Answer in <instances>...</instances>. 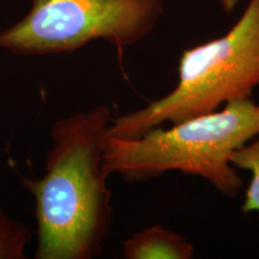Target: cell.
I'll return each mask as SVG.
<instances>
[{
  "mask_svg": "<svg viewBox=\"0 0 259 259\" xmlns=\"http://www.w3.org/2000/svg\"><path fill=\"white\" fill-rule=\"evenodd\" d=\"M31 236L23 223L11 220L0 210V259H22Z\"/></svg>",
  "mask_w": 259,
  "mask_h": 259,
  "instance_id": "obj_7",
  "label": "cell"
},
{
  "mask_svg": "<svg viewBox=\"0 0 259 259\" xmlns=\"http://www.w3.org/2000/svg\"><path fill=\"white\" fill-rule=\"evenodd\" d=\"M257 135L259 103L236 100L169 128H151L135 139L107 136L103 170L107 177L118 174L127 183L180 171L202 178L223 196L235 198L245 181L231 157Z\"/></svg>",
  "mask_w": 259,
  "mask_h": 259,
  "instance_id": "obj_2",
  "label": "cell"
},
{
  "mask_svg": "<svg viewBox=\"0 0 259 259\" xmlns=\"http://www.w3.org/2000/svg\"><path fill=\"white\" fill-rule=\"evenodd\" d=\"M219 3L226 14H232L238 5L239 0H219Z\"/></svg>",
  "mask_w": 259,
  "mask_h": 259,
  "instance_id": "obj_8",
  "label": "cell"
},
{
  "mask_svg": "<svg viewBox=\"0 0 259 259\" xmlns=\"http://www.w3.org/2000/svg\"><path fill=\"white\" fill-rule=\"evenodd\" d=\"M111 122L106 106L54 121L45 174L38 180L23 179L35 198V258L92 259L101 253L113 213L103 170Z\"/></svg>",
  "mask_w": 259,
  "mask_h": 259,
  "instance_id": "obj_1",
  "label": "cell"
},
{
  "mask_svg": "<svg viewBox=\"0 0 259 259\" xmlns=\"http://www.w3.org/2000/svg\"><path fill=\"white\" fill-rule=\"evenodd\" d=\"M231 162L238 170L251 173V181L245 190L242 212H259V135L235 150Z\"/></svg>",
  "mask_w": 259,
  "mask_h": 259,
  "instance_id": "obj_6",
  "label": "cell"
},
{
  "mask_svg": "<svg viewBox=\"0 0 259 259\" xmlns=\"http://www.w3.org/2000/svg\"><path fill=\"white\" fill-rule=\"evenodd\" d=\"M23 18L0 31V50L17 56L72 53L95 40L119 52L150 35L163 0H30Z\"/></svg>",
  "mask_w": 259,
  "mask_h": 259,
  "instance_id": "obj_4",
  "label": "cell"
},
{
  "mask_svg": "<svg viewBox=\"0 0 259 259\" xmlns=\"http://www.w3.org/2000/svg\"><path fill=\"white\" fill-rule=\"evenodd\" d=\"M194 252L186 236L160 225L135 233L122 244L126 259H192Z\"/></svg>",
  "mask_w": 259,
  "mask_h": 259,
  "instance_id": "obj_5",
  "label": "cell"
},
{
  "mask_svg": "<svg viewBox=\"0 0 259 259\" xmlns=\"http://www.w3.org/2000/svg\"><path fill=\"white\" fill-rule=\"evenodd\" d=\"M259 88V0H248L241 17L219 38L181 53L178 82L167 95L112 119L108 136L141 137L164 122L184 121L252 99Z\"/></svg>",
  "mask_w": 259,
  "mask_h": 259,
  "instance_id": "obj_3",
  "label": "cell"
}]
</instances>
